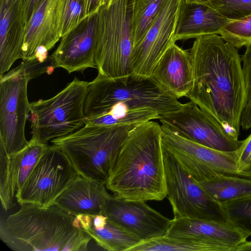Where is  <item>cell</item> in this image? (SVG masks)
I'll use <instances>...</instances> for the list:
<instances>
[{"label": "cell", "instance_id": "cell-24", "mask_svg": "<svg viewBox=\"0 0 251 251\" xmlns=\"http://www.w3.org/2000/svg\"><path fill=\"white\" fill-rule=\"evenodd\" d=\"M199 183L221 204L251 196V179L224 176Z\"/></svg>", "mask_w": 251, "mask_h": 251}, {"label": "cell", "instance_id": "cell-15", "mask_svg": "<svg viewBox=\"0 0 251 251\" xmlns=\"http://www.w3.org/2000/svg\"><path fill=\"white\" fill-rule=\"evenodd\" d=\"M97 12L85 18L61 37L59 45L50 56L55 68H63L70 74L96 68Z\"/></svg>", "mask_w": 251, "mask_h": 251}, {"label": "cell", "instance_id": "cell-5", "mask_svg": "<svg viewBox=\"0 0 251 251\" xmlns=\"http://www.w3.org/2000/svg\"><path fill=\"white\" fill-rule=\"evenodd\" d=\"M133 126L85 125L51 142L64 152L78 175L105 184Z\"/></svg>", "mask_w": 251, "mask_h": 251}, {"label": "cell", "instance_id": "cell-35", "mask_svg": "<svg viewBox=\"0 0 251 251\" xmlns=\"http://www.w3.org/2000/svg\"><path fill=\"white\" fill-rule=\"evenodd\" d=\"M101 0H84L86 17L96 13L101 6Z\"/></svg>", "mask_w": 251, "mask_h": 251}, {"label": "cell", "instance_id": "cell-16", "mask_svg": "<svg viewBox=\"0 0 251 251\" xmlns=\"http://www.w3.org/2000/svg\"><path fill=\"white\" fill-rule=\"evenodd\" d=\"M64 0H39L27 25L21 59H34L38 48L49 51L62 37Z\"/></svg>", "mask_w": 251, "mask_h": 251}, {"label": "cell", "instance_id": "cell-36", "mask_svg": "<svg viewBox=\"0 0 251 251\" xmlns=\"http://www.w3.org/2000/svg\"><path fill=\"white\" fill-rule=\"evenodd\" d=\"M233 251H251V241L246 240L243 243L236 245Z\"/></svg>", "mask_w": 251, "mask_h": 251}, {"label": "cell", "instance_id": "cell-25", "mask_svg": "<svg viewBox=\"0 0 251 251\" xmlns=\"http://www.w3.org/2000/svg\"><path fill=\"white\" fill-rule=\"evenodd\" d=\"M19 152L9 155L0 142V197L7 211L15 205L19 171Z\"/></svg>", "mask_w": 251, "mask_h": 251}, {"label": "cell", "instance_id": "cell-13", "mask_svg": "<svg viewBox=\"0 0 251 251\" xmlns=\"http://www.w3.org/2000/svg\"><path fill=\"white\" fill-rule=\"evenodd\" d=\"M161 125L182 137L204 146L223 151H233L243 140L234 139L191 101L180 109L161 116Z\"/></svg>", "mask_w": 251, "mask_h": 251}, {"label": "cell", "instance_id": "cell-27", "mask_svg": "<svg viewBox=\"0 0 251 251\" xmlns=\"http://www.w3.org/2000/svg\"><path fill=\"white\" fill-rule=\"evenodd\" d=\"M226 222L249 237L251 236V196L222 204Z\"/></svg>", "mask_w": 251, "mask_h": 251}, {"label": "cell", "instance_id": "cell-23", "mask_svg": "<svg viewBox=\"0 0 251 251\" xmlns=\"http://www.w3.org/2000/svg\"><path fill=\"white\" fill-rule=\"evenodd\" d=\"M235 247L203 238L165 235L140 242L129 251H233Z\"/></svg>", "mask_w": 251, "mask_h": 251}, {"label": "cell", "instance_id": "cell-28", "mask_svg": "<svg viewBox=\"0 0 251 251\" xmlns=\"http://www.w3.org/2000/svg\"><path fill=\"white\" fill-rule=\"evenodd\" d=\"M49 146L48 144H41L29 141L28 145L19 151L17 191L25 183L39 158Z\"/></svg>", "mask_w": 251, "mask_h": 251}, {"label": "cell", "instance_id": "cell-20", "mask_svg": "<svg viewBox=\"0 0 251 251\" xmlns=\"http://www.w3.org/2000/svg\"><path fill=\"white\" fill-rule=\"evenodd\" d=\"M230 22L207 4L188 3L183 0L176 30V41L220 34Z\"/></svg>", "mask_w": 251, "mask_h": 251}, {"label": "cell", "instance_id": "cell-14", "mask_svg": "<svg viewBox=\"0 0 251 251\" xmlns=\"http://www.w3.org/2000/svg\"><path fill=\"white\" fill-rule=\"evenodd\" d=\"M103 214L141 242L167 235L172 220L146 201L126 200L114 195L107 197Z\"/></svg>", "mask_w": 251, "mask_h": 251}, {"label": "cell", "instance_id": "cell-31", "mask_svg": "<svg viewBox=\"0 0 251 251\" xmlns=\"http://www.w3.org/2000/svg\"><path fill=\"white\" fill-rule=\"evenodd\" d=\"M245 98L240 117V126L244 129L251 128V44L246 47L241 56Z\"/></svg>", "mask_w": 251, "mask_h": 251}, {"label": "cell", "instance_id": "cell-2", "mask_svg": "<svg viewBox=\"0 0 251 251\" xmlns=\"http://www.w3.org/2000/svg\"><path fill=\"white\" fill-rule=\"evenodd\" d=\"M161 125L153 120L134 125L120 150L105 185L126 200L161 201L166 197Z\"/></svg>", "mask_w": 251, "mask_h": 251}, {"label": "cell", "instance_id": "cell-18", "mask_svg": "<svg viewBox=\"0 0 251 251\" xmlns=\"http://www.w3.org/2000/svg\"><path fill=\"white\" fill-rule=\"evenodd\" d=\"M0 76L21 58L26 26L20 0H0Z\"/></svg>", "mask_w": 251, "mask_h": 251}, {"label": "cell", "instance_id": "cell-10", "mask_svg": "<svg viewBox=\"0 0 251 251\" xmlns=\"http://www.w3.org/2000/svg\"><path fill=\"white\" fill-rule=\"evenodd\" d=\"M31 79L22 63L0 76V142L9 155L21 151L29 143L25 131L31 110L27 89Z\"/></svg>", "mask_w": 251, "mask_h": 251}, {"label": "cell", "instance_id": "cell-3", "mask_svg": "<svg viewBox=\"0 0 251 251\" xmlns=\"http://www.w3.org/2000/svg\"><path fill=\"white\" fill-rule=\"evenodd\" d=\"M0 238L15 251H86L92 239L76 216L55 205L27 203L0 220Z\"/></svg>", "mask_w": 251, "mask_h": 251}, {"label": "cell", "instance_id": "cell-26", "mask_svg": "<svg viewBox=\"0 0 251 251\" xmlns=\"http://www.w3.org/2000/svg\"><path fill=\"white\" fill-rule=\"evenodd\" d=\"M166 0H135L133 14V47L153 23Z\"/></svg>", "mask_w": 251, "mask_h": 251}, {"label": "cell", "instance_id": "cell-19", "mask_svg": "<svg viewBox=\"0 0 251 251\" xmlns=\"http://www.w3.org/2000/svg\"><path fill=\"white\" fill-rule=\"evenodd\" d=\"M105 184L78 176L59 196L54 204L74 216L103 214L110 195Z\"/></svg>", "mask_w": 251, "mask_h": 251}, {"label": "cell", "instance_id": "cell-6", "mask_svg": "<svg viewBox=\"0 0 251 251\" xmlns=\"http://www.w3.org/2000/svg\"><path fill=\"white\" fill-rule=\"evenodd\" d=\"M135 0H113L97 13L95 62L98 74L113 78L132 75L133 14Z\"/></svg>", "mask_w": 251, "mask_h": 251}, {"label": "cell", "instance_id": "cell-7", "mask_svg": "<svg viewBox=\"0 0 251 251\" xmlns=\"http://www.w3.org/2000/svg\"><path fill=\"white\" fill-rule=\"evenodd\" d=\"M89 85L75 77L53 97L30 102L32 136L29 141L47 144L84 126V105Z\"/></svg>", "mask_w": 251, "mask_h": 251}, {"label": "cell", "instance_id": "cell-32", "mask_svg": "<svg viewBox=\"0 0 251 251\" xmlns=\"http://www.w3.org/2000/svg\"><path fill=\"white\" fill-rule=\"evenodd\" d=\"M85 18L84 0H64L62 37L75 28Z\"/></svg>", "mask_w": 251, "mask_h": 251}, {"label": "cell", "instance_id": "cell-21", "mask_svg": "<svg viewBox=\"0 0 251 251\" xmlns=\"http://www.w3.org/2000/svg\"><path fill=\"white\" fill-rule=\"evenodd\" d=\"M166 235L203 238L235 246L248 238L227 222L187 217L173 218Z\"/></svg>", "mask_w": 251, "mask_h": 251}, {"label": "cell", "instance_id": "cell-4", "mask_svg": "<svg viewBox=\"0 0 251 251\" xmlns=\"http://www.w3.org/2000/svg\"><path fill=\"white\" fill-rule=\"evenodd\" d=\"M183 106L150 78L140 79L131 75L113 78L98 74L89 82L84 113L85 118L106 113L125 118L139 113L144 108H150L162 116Z\"/></svg>", "mask_w": 251, "mask_h": 251}, {"label": "cell", "instance_id": "cell-17", "mask_svg": "<svg viewBox=\"0 0 251 251\" xmlns=\"http://www.w3.org/2000/svg\"><path fill=\"white\" fill-rule=\"evenodd\" d=\"M150 78L160 89L177 99L187 97L193 85L190 50L173 44L155 65Z\"/></svg>", "mask_w": 251, "mask_h": 251}, {"label": "cell", "instance_id": "cell-9", "mask_svg": "<svg viewBox=\"0 0 251 251\" xmlns=\"http://www.w3.org/2000/svg\"><path fill=\"white\" fill-rule=\"evenodd\" d=\"M78 176L64 152L56 146L49 145L16 192L17 201L20 205L49 207Z\"/></svg>", "mask_w": 251, "mask_h": 251}, {"label": "cell", "instance_id": "cell-30", "mask_svg": "<svg viewBox=\"0 0 251 251\" xmlns=\"http://www.w3.org/2000/svg\"><path fill=\"white\" fill-rule=\"evenodd\" d=\"M207 4L230 21L251 15V0H210Z\"/></svg>", "mask_w": 251, "mask_h": 251}, {"label": "cell", "instance_id": "cell-37", "mask_svg": "<svg viewBox=\"0 0 251 251\" xmlns=\"http://www.w3.org/2000/svg\"><path fill=\"white\" fill-rule=\"evenodd\" d=\"M188 3L206 4H207L210 0H184Z\"/></svg>", "mask_w": 251, "mask_h": 251}, {"label": "cell", "instance_id": "cell-1", "mask_svg": "<svg viewBox=\"0 0 251 251\" xmlns=\"http://www.w3.org/2000/svg\"><path fill=\"white\" fill-rule=\"evenodd\" d=\"M238 50L217 34L195 38L189 50L193 85L186 97L236 140L245 98Z\"/></svg>", "mask_w": 251, "mask_h": 251}, {"label": "cell", "instance_id": "cell-8", "mask_svg": "<svg viewBox=\"0 0 251 251\" xmlns=\"http://www.w3.org/2000/svg\"><path fill=\"white\" fill-rule=\"evenodd\" d=\"M164 149L199 182L224 176L251 179L239 162L238 149L223 151L190 141L161 125Z\"/></svg>", "mask_w": 251, "mask_h": 251}, {"label": "cell", "instance_id": "cell-22", "mask_svg": "<svg viewBox=\"0 0 251 251\" xmlns=\"http://www.w3.org/2000/svg\"><path fill=\"white\" fill-rule=\"evenodd\" d=\"M76 216L82 228L104 250L129 251L141 242L134 235L108 218L103 226L95 228L90 223V214H79Z\"/></svg>", "mask_w": 251, "mask_h": 251}, {"label": "cell", "instance_id": "cell-12", "mask_svg": "<svg viewBox=\"0 0 251 251\" xmlns=\"http://www.w3.org/2000/svg\"><path fill=\"white\" fill-rule=\"evenodd\" d=\"M184 0H166L156 18L142 40L133 47L132 76L149 78L158 61L173 44L180 8Z\"/></svg>", "mask_w": 251, "mask_h": 251}, {"label": "cell", "instance_id": "cell-29", "mask_svg": "<svg viewBox=\"0 0 251 251\" xmlns=\"http://www.w3.org/2000/svg\"><path fill=\"white\" fill-rule=\"evenodd\" d=\"M223 39L239 49L251 44V15L230 21L220 34Z\"/></svg>", "mask_w": 251, "mask_h": 251}, {"label": "cell", "instance_id": "cell-34", "mask_svg": "<svg viewBox=\"0 0 251 251\" xmlns=\"http://www.w3.org/2000/svg\"><path fill=\"white\" fill-rule=\"evenodd\" d=\"M38 0H20L23 19L26 28L33 15Z\"/></svg>", "mask_w": 251, "mask_h": 251}, {"label": "cell", "instance_id": "cell-38", "mask_svg": "<svg viewBox=\"0 0 251 251\" xmlns=\"http://www.w3.org/2000/svg\"><path fill=\"white\" fill-rule=\"evenodd\" d=\"M113 0H101V6L104 5L105 6H108L111 4Z\"/></svg>", "mask_w": 251, "mask_h": 251}, {"label": "cell", "instance_id": "cell-33", "mask_svg": "<svg viewBox=\"0 0 251 251\" xmlns=\"http://www.w3.org/2000/svg\"><path fill=\"white\" fill-rule=\"evenodd\" d=\"M238 150L240 166L244 170L251 172V134L243 140Z\"/></svg>", "mask_w": 251, "mask_h": 251}, {"label": "cell", "instance_id": "cell-11", "mask_svg": "<svg viewBox=\"0 0 251 251\" xmlns=\"http://www.w3.org/2000/svg\"><path fill=\"white\" fill-rule=\"evenodd\" d=\"M163 156L166 197L172 206L174 218L187 217L226 222L222 205L165 149Z\"/></svg>", "mask_w": 251, "mask_h": 251}]
</instances>
